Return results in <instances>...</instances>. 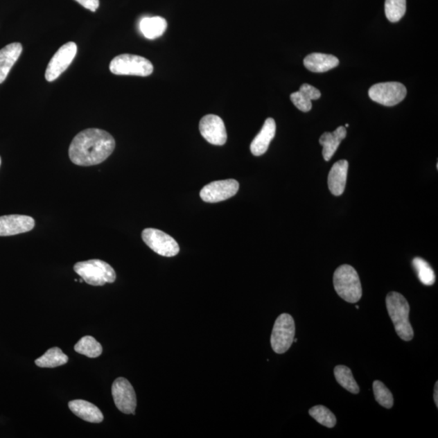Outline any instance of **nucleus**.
I'll return each mask as SVG.
<instances>
[{
  "label": "nucleus",
  "mask_w": 438,
  "mask_h": 438,
  "mask_svg": "<svg viewBox=\"0 0 438 438\" xmlns=\"http://www.w3.org/2000/svg\"><path fill=\"white\" fill-rule=\"evenodd\" d=\"M69 357L59 347H52L35 360L40 368H56L68 363Z\"/></svg>",
  "instance_id": "nucleus-21"
},
{
  "label": "nucleus",
  "mask_w": 438,
  "mask_h": 438,
  "mask_svg": "<svg viewBox=\"0 0 438 438\" xmlns=\"http://www.w3.org/2000/svg\"><path fill=\"white\" fill-rule=\"evenodd\" d=\"M112 392L114 402L119 410L127 415H134L137 396L131 383L125 378H119L112 384Z\"/></svg>",
  "instance_id": "nucleus-10"
},
{
  "label": "nucleus",
  "mask_w": 438,
  "mask_h": 438,
  "mask_svg": "<svg viewBox=\"0 0 438 438\" xmlns=\"http://www.w3.org/2000/svg\"><path fill=\"white\" fill-rule=\"evenodd\" d=\"M199 130L202 137L214 146H223L227 140L225 122L216 115H207L200 121Z\"/></svg>",
  "instance_id": "nucleus-12"
},
{
  "label": "nucleus",
  "mask_w": 438,
  "mask_h": 438,
  "mask_svg": "<svg viewBox=\"0 0 438 438\" xmlns=\"http://www.w3.org/2000/svg\"><path fill=\"white\" fill-rule=\"evenodd\" d=\"M349 164L347 160H340L333 165L328 176V186L335 196H341L344 193L347 171Z\"/></svg>",
  "instance_id": "nucleus-14"
},
{
  "label": "nucleus",
  "mask_w": 438,
  "mask_h": 438,
  "mask_svg": "<svg viewBox=\"0 0 438 438\" xmlns=\"http://www.w3.org/2000/svg\"><path fill=\"white\" fill-rule=\"evenodd\" d=\"M0 166H1V158H0Z\"/></svg>",
  "instance_id": "nucleus-33"
},
{
  "label": "nucleus",
  "mask_w": 438,
  "mask_h": 438,
  "mask_svg": "<svg viewBox=\"0 0 438 438\" xmlns=\"http://www.w3.org/2000/svg\"><path fill=\"white\" fill-rule=\"evenodd\" d=\"M299 91L306 95L311 101L321 98V92L317 88L312 87L311 85H302L301 88H299Z\"/></svg>",
  "instance_id": "nucleus-29"
},
{
  "label": "nucleus",
  "mask_w": 438,
  "mask_h": 438,
  "mask_svg": "<svg viewBox=\"0 0 438 438\" xmlns=\"http://www.w3.org/2000/svg\"><path fill=\"white\" fill-rule=\"evenodd\" d=\"M142 240L147 246L161 256H175L179 254V247L174 238L155 228H147L142 231Z\"/></svg>",
  "instance_id": "nucleus-7"
},
{
  "label": "nucleus",
  "mask_w": 438,
  "mask_h": 438,
  "mask_svg": "<svg viewBox=\"0 0 438 438\" xmlns=\"http://www.w3.org/2000/svg\"><path fill=\"white\" fill-rule=\"evenodd\" d=\"M140 30L146 39L154 40L164 35L168 22L160 17H144L140 21Z\"/></svg>",
  "instance_id": "nucleus-20"
},
{
  "label": "nucleus",
  "mask_w": 438,
  "mask_h": 438,
  "mask_svg": "<svg viewBox=\"0 0 438 438\" xmlns=\"http://www.w3.org/2000/svg\"><path fill=\"white\" fill-rule=\"evenodd\" d=\"M412 264L417 271L419 279L423 285L432 286L435 284L436 281L435 271L426 261L421 258H416L414 259Z\"/></svg>",
  "instance_id": "nucleus-25"
},
{
  "label": "nucleus",
  "mask_w": 438,
  "mask_h": 438,
  "mask_svg": "<svg viewBox=\"0 0 438 438\" xmlns=\"http://www.w3.org/2000/svg\"><path fill=\"white\" fill-rule=\"evenodd\" d=\"M78 52V46L73 42H67L57 51L52 57L46 70L45 78L47 82H54L64 73L73 61Z\"/></svg>",
  "instance_id": "nucleus-9"
},
{
  "label": "nucleus",
  "mask_w": 438,
  "mask_h": 438,
  "mask_svg": "<svg viewBox=\"0 0 438 438\" xmlns=\"http://www.w3.org/2000/svg\"><path fill=\"white\" fill-rule=\"evenodd\" d=\"M385 303H387L388 313L393 322L395 331L400 339L411 341L414 337V331L409 322L410 306L405 297L398 292H392L387 295Z\"/></svg>",
  "instance_id": "nucleus-2"
},
{
  "label": "nucleus",
  "mask_w": 438,
  "mask_h": 438,
  "mask_svg": "<svg viewBox=\"0 0 438 438\" xmlns=\"http://www.w3.org/2000/svg\"><path fill=\"white\" fill-rule=\"evenodd\" d=\"M306 68L313 73H325L340 64V60L332 55L313 53L304 60Z\"/></svg>",
  "instance_id": "nucleus-19"
},
{
  "label": "nucleus",
  "mask_w": 438,
  "mask_h": 438,
  "mask_svg": "<svg viewBox=\"0 0 438 438\" xmlns=\"http://www.w3.org/2000/svg\"><path fill=\"white\" fill-rule=\"evenodd\" d=\"M349 126V123H347V125H345V128H347Z\"/></svg>",
  "instance_id": "nucleus-32"
},
{
  "label": "nucleus",
  "mask_w": 438,
  "mask_h": 438,
  "mask_svg": "<svg viewBox=\"0 0 438 438\" xmlns=\"http://www.w3.org/2000/svg\"><path fill=\"white\" fill-rule=\"evenodd\" d=\"M407 0H385V12L390 22H398L405 15Z\"/></svg>",
  "instance_id": "nucleus-24"
},
{
  "label": "nucleus",
  "mask_w": 438,
  "mask_h": 438,
  "mask_svg": "<svg viewBox=\"0 0 438 438\" xmlns=\"http://www.w3.org/2000/svg\"><path fill=\"white\" fill-rule=\"evenodd\" d=\"M75 272L85 283L91 286H103L112 283L116 279V274L111 265L105 261L93 259L80 261L74 265Z\"/></svg>",
  "instance_id": "nucleus-4"
},
{
  "label": "nucleus",
  "mask_w": 438,
  "mask_h": 438,
  "mask_svg": "<svg viewBox=\"0 0 438 438\" xmlns=\"http://www.w3.org/2000/svg\"><path fill=\"white\" fill-rule=\"evenodd\" d=\"M309 415L327 428H331L336 426L337 420L334 413L325 406L318 405L309 409Z\"/></svg>",
  "instance_id": "nucleus-26"
},
{
  "label": "nucleus",
  "mask_w": 438,
  "mask_h": 438,
  "mask_svg": "<svg viewBox=\"0 0 438 438\" xmlns=\"http://www.w3.org/2000/svg\"><path fill=\"white\" fill-rule=\"evenodd\" d=\"M334 287L339 296L345 301L355 304L362 297V287L358 274L349 265H342L334 274Z\"/></svg>",
  "instance_id": "nucleus-3"
},
{
  "label": "nucleus",
  "mask_w": 438,
  "mask_h": 438,
  "mask_svg": "<svg viewBox=\"0 0 438 438\" xmlns=\"http://www.w3.org/2000/svg\"><path fill=\"white\" fill-rule=\"evenodd\" d=\"M239 188L240 184L236 179L213 181L202 189L200 196L208 203L220 202L234 197Z\"/></svg>",
  "instance_id": "nucleus-11"
},
{
  "label": "nucleus",
  "mask_w": 438,
  "mask_h": 438,
  "mask_svg": "<svg viewBox=\"0 0 438 438\" xmlns=\"http://www.w3.org/2000/svg\"><path fill=\"white\" fill-rule=\"evenodd\" d=\"M356 308L357 309H359V308H360V307H359V306H356Z\"/></svg>",
  "instance_id": "nucleus-34"
},
{
  "label": "nucleus",
  "mask_w": 438,
  "mask_h": 438,
  "mask_svg": "<svg viewBox=\"0 0 438 438\" xmlns=\"http://www.w3.org/2000/svg\"><path fill=\"white\" fill-rule=\"evenodd\" d=\"M334 373L338 383L342 385L347 392L352 394H358L360 392L359 385L356 382L351 370L349 367L344 365H338L335 369Z\"/></svg>",
  "instance_id": "nucleus-23"
},
{
  "label": "nucleus",
  "mask_w": 438,
  "mask_h": 438,
  "mask_svg": "<svg viewBox=\"0 0 438 438\" xmlns=\"http://www.w3.org/2000/svg\"><path fill=\"white\" fill-rule=\"evenodd\" d=\"M369 95L376 103L385 107H393L405 98L407 89L399 82L378 83L369 89Z\"/></svg>",
  "instance_id": "nucleus-8"
},
{
  "label": "nucleus",
  "mask_w": 438,
  "mask_h": 438,
  "mask_svg": "<svg viewBox=\"0 0 438 438\" xmlns=\"http://www.w3.org/2000/svg\"><path fill=\"white\" fill-rule=\"evenodd\" d=\"M296 334L294 319L290 314L283 313L276 319L271 335V347L278 354L287 352L293 344Z\"/></svg>",
  "instance_id": "nucleus-6"
},
{
  "label": "nucleus",
  "mask_w": 438,
  "mask_h": 438,
  "mask_svg": "<svg viewBox=\"0 0 438 438\" xmlns=\"http://www.w3.org/2000/svg\"><path fill=\"white\" fill-rule=\"evenodd\" d=\"M75 1L91 12L96 11L99 7V0H75Z\"/></svg>",
  "instance_id": "nucleus-30"
},
{
  "label": "nucleus",
  "mask_w": 438,
  "mask_h": 438,
  "mask_svg": "<svg viewBox=\"0 0 438 438\" xmlns=\"http://www.w3.org/2000/svg\"><path fill=\"white\" fill-rule=\"evenodd\" d=\"M347 136L346 128L341 126L333 132L323 133L319 140V143L322 146V155L324 159L330 161L334 156L336 150L339 148L340 143L345 139Z\"/></svg>",
  "instance_id": "nucleus-18"
},
{
  "label": "nucleus",
  "mask_w": 438,
  "mask_h": 438,
  "mask_svg": "<svg viewBox=\"0 0 438 438\" xmlns=\"http://www.w3.org/2000/svg\"><path fill=\"white\" fill-rule=\"evenodd\" d=\"M110 71L115 75L148 77L153 73L154 66L144 57L123 54L112 60Z\"/></svg>",
  "instance_id": "nucleus-5"
},
{
  "label": "nucleus",
  "mask_w": 438,
  "mask_h": 438,
  "mask_svg": "<svg viewBox=\"0 0 438 438\" xmlns=\"http://www.w3.org/2000/svg\"><path fill=\"white\" fill-rule=\"evenodd\" d=\"M74 349L79 354L89 357V358H97L103 353V347L92 336H85L75 345Z\"/></svg>",
  "instance_id": "nucleus-22"
},
{
  "label": "nucleus",
  "mask_w": 438,
  "mask_h": 438,
  "mask_svg": "<svg viewBox=\"0 0 438 438\" xmlns=\"http://www.w3.org/2000/svg\"><path fill=\"white\" fill-rule=\"evenodd\" d=\"M35 226L32 217L11 214L0 217V236H11L30 231Z\"/></svg>",
  "instance_id": "nucleus-13"
},
{
  "label": "nucleus",
  "mask_w": 438,
  "mask_h": 438,
  "mask_svg": "<svg viewBox=\"0 0 438 438\" xmlns=\"http://www.w3.org/2000/svg\"><path fill=\"white\" fill-rule=\"evenodd\" d=\"M435 403H436V406L438 407V383L437 382L435 384Z\"/></svg>",
  "instance_id": "nucleus-31"
},
{
  "label": "nucleus",
  "mask_w": 438,
  "mask_h": 438,
  "mask_svg": "<svg viewBox=\"0 0 438 438\" xmlns=\"http://www.w3.org/2000/svg\"><path fill=\"white\" fill-rule=\"evenodd\" d=\"M290 100L299 111L308 112L312 109V101L302 92L297 91L290 94Z\"/></svg>",
  "instance_id": "nucleus-28"
},
{
  "label": "nucleus",
  "mask_w": 438,
  "mask_h": 438,
  "mask_svg": "<svg viewBox=\"0 0 438 438\" xmlns=\"http://www.w3.org/2000/svg\"><path fill=\"white\" fill-rule=\"evenodd\" d=\"M69 407L76 416L85 421L98 423L103 421V415L100 409L85 400H73L69 403Z\"/></svg>",
  "instance_id": "nucleus-17"
},
{
  "label": "nucleus",
  "mask_w": 438,
  "mask_h": 438,
  "mask_svg": "<svg viewBox=\"0 0 438 438\" xmlns=\"http://www.w3.org/2000/svg\"><path fill=\"white\" fill-rule=\"evenodd\" d=\"M115 147V139L109 132L88 128L73 138L69 147V158L78 166L98 165L113 153Z\"/></svg>",
  "instance_id": "nucleus-1"
},
{
  "label": "nucleus",
  "mask_w": 438,
  "mask_h": 438,
  "mask_svg": "<svg viewBox=\"0 0 438 438\" xmlns=\"http://www.w3.org/2000/svg\"><path fill=\"white\" fill-rule=\"evenodd\" d=\"M374 396L380 406L392 408L394 405V397L389 389L380 380H375L373 385Z\"/></svg>",
  "instance_id": "nucleus-27"
},
{
  "label": "nucleus",
  "mask_w": 438,
  "mask_h": 438,
  "mask_svg": "<svg viewBox=\"0 0 438 438\" xmlns=\"http://www.w3.org/2000/svg\"><path fill=\"white\" fill-rule=\"evenodd\" d=\"M276 132V123L272 118H268L264 125L254 141H252L250 150L255 156H261L265 153L272 141Z\"/></svg>",
  "instance_id": "nucleus-15"
},
{
  "label": "nucleus",
  "mask_w": 438,
  "mask_h": 438,
  "mask_svg": "<svg viewBox=\"0 0 438 438\" xmlns=\"http://www.w3.org/2000/svg\"><path fill=\"white\" fill-rule=\"evenodd\" d=\"M20 42H13L0 50V84L4 82L22 52Z\"/></svg>",
  "instance_id": "nucleus-16"
}]
</instances>
